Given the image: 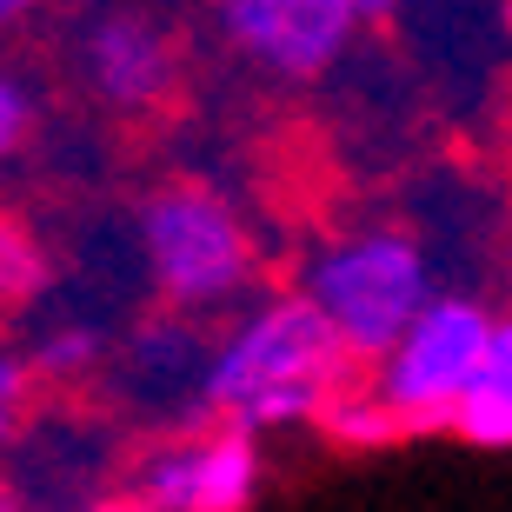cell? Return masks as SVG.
Segmentation results:
<instances>
[{
  "instance_id": "obj_1",
  "label": "cell",
  "mask_w": 512,
  "mask_h": 512,
  "mask_svg": "<svg viewBox=\"0 0 512 512\" xmlns=\"http://www.w3.org/2000/svg\"><path fill=\"white\" fill-rule=\"evenodd\" d=\"M340 360H346V340L333 333L320 300L306 293V300L266 306L260 320L220 353L207 393L213 406H233L240 426L253 433V426H273V419L320 413V393L340 373Z\"/></svg>"
},
{
  "instance_id": "obj_2",
  "label": "cell",
  "mask_w": 512,
  "mask_h": 512,
  "mask_svg": "<svg viewBox=\"0 0 512 512\" xmlns=\"http://www.w3.org/2000/svg\"><path fill=\"white\" fill-rule=\"evenodd\" d=\"M313 300L346 340V353H393L426 313V260L399 233H366L313 266Z\"/></svg>"
},
{
  "instance_id": "obj_3",
  "label": "cell",
  "mask_w": 512,
  "mask_h": 512,
  "mask_svg": "<svg viewBox=\"0 0 512 512\" xmlns=\"http://www.w3.org/2000/svg\"><path fill=\"white\" fill-rule=\"evenodd\" d=\"M499 320H486L473 300H433L413 320V333L386 353L380 373V399L393 406L399 426H433L466 406V393L479 386V366L493 353Z\"/></svg>"
},
{
  "instance_id": "obj_4",
  "label": "cell",
  "mask_w": 512,
  "mask_h": 512,
  "mask_svg": "<svg viewBox=\"0 0 512 512\" xmlns=\"http://www.w3.org/2000/svg\"><path fill=\"white\" fill-rule=\"evenodd\" d=\"M147 260L160 293L180 306H207L240 286L247 273V233L233 207L207 187H167L147 200Z\"/></svg>"
},
{
  "instance_id": "obj_5",
  "label": "cell",
  "mask_w": 512,
  "mask_h": 512,
  "mask_svg": "<svg viewBox=\"0 0 512 512\" xmlns=\"http://www.w3.org/2000/svg\"><path fill=\"white\" fill-rule=\"evenodd\" d=\"M353 20V0H227V34L293 80L320 74L346 47Z\"/></svg>"
},
{
  "instance_id": "obj_6",
  "label": "cell",
  "mask_w": 512,
  "mask_h": 512,
  "mask_svg": "<svg viewBox=\"0 0 512 512\" xmlns=\"http://www.w3.org/2000/svg\"><path fill=\"white\" fill-rule=\"evenodd\" d=\"M260 486V453L247 426H227L207 446L160 459L147 473V506L153 512H247Z\"/></svg>"
},
{
  "instance_id": "obj_7",
  "label": "cell",
  "mask_w": 512,
  "mask_h": 512,
  "mask_svg": "<svg viewBox=\"0 0 512 512\" xmlns=\"http://www.w3.org/2000/svg\"><path fill=\"white\" fill-rule=\"evenodd\" d=\"M87 60H94V87L114 107H153L173 87V47L147 20H107L87 47Z\"/></svg>"
},
{
  "instance_id": "obj_8",
  "label": "cell",
  "mask_w": 512,
  "mask_h": 512,
  "mask_svg": "<svg viewBox=\"0 0 512 512\" xmlns=\"http://www.w3.org/2000/svg\"><path fill=\"white\" fill-rule=\"evenodd\" d=\"M453 433L473 446H512V320H499L493 353L479 366V386L453 413Z\"/></svg>"
},
{
  "instance_id": "obj_9",
  "label": "cell",
  "mask_w": 512,
  "mask_h": 512,
  "mask_svg": "<svg viewBox=\"0 0 512 512\" xmlns=\"http://www.w3.org/2000/svg\"><path fill=\"white\" fill-rule=\"evenodd\" d=\"M0 266H7V300H27L47 273H40V260L27 253V233L7 220V233H0Z\"/></svg>"
},
{
  "instance_id": "obj_10",
  "label": "cell",
  "mask_w": 512,
  "mask_h": 512,
  "mask_svg": "<svg viewBox=\"0 0 512 512\" xmlns=\"http://www.w3.org/2000/svg\"><path fill=\"white\" fill-rule=\"evenodd\" d=\"M94 360V333H60L54 346H40V373H47V380H67V373H80V366Z\"/></svg>"
},
{
  "instance_id": "obj_11",
  "label": "cell",
  "mask_w": 512,
  "mask_h": 512,
  "mask_svg": "<svg viewBox=\"0 0 512 512\" xmlns=\"http://www.w3.org/2000/svg\"><path fill=\"white\" fill-rule=\"evenodd\" d=\"M333 426H340V439H386V426H399L393 406H360V413H333Z\"/></svg>"
},
{
  "instance_id": "obj_12",
  "label": "cell",
  "mask_w": 512,
  "mask_h": 512,
  "mask_svg": "<svg viewBox=\"0 0 512 512\" xmlns=\"http://www.w3.org/2000/svg\"><path fill=\"white\" fill-rule=\"evenodd\" d=\"M20 133H27V94L7 80V87H0V140H7V147H20Z\"/></svg>"
},
{
  "instance_id": "obj_13",
  "label": "cell",
  "mask_w": 512,
  "mask_h": 512,
  "mask_svg": "<svg viewBox=\"0 0 512 512\" xmlns=\"http://www.w3.org/2000/svg\"><path fill=\"white\" fill-rule=\"evenodd\" d=\"M94 512H153V506H140V499H107V506H94Z\"/></svg>"
},
{
  "instance_id": "obj_14",
  "label": "cell",
  "mask_w": 512,
  "mask_h": 512,
  "mask_svg": "<svg viewBox=\"0 0 512 512\" xmlns=\"http://www.w3.org/2000/svg\"><path fill=\"white\" fill-rule=\"evenodd\" d=\"M393 0H353V14H386Z\"/></svg>"
},
{
  "instance_id": "obj_15",
  "label": "cell",
  "mask_w": 512,
  "mask_h": 512,
  "mask_svg": "<svg viewBox=\"0 0 512 512\" xmlns=\"http://www.w3.org/2000/svg\"><path fill=\"white\" fill-rule=\"evenodd\" d=\"M0 14H7V20H20V14H27V0H0Z\"/></svg>"
},
{
  "instance_id": "obj_16",
  "label": "cell",
  "mask_w": 512,
  "mask_h": 512,
  "mask_svg": "<svg viewBox=\"0 0 512 512\" xmlns=\"http://www.w3.org/2000/svg\"><path fill=\"white\" fill-rule=\"evenodd\" d=\"M499 7H506V27H512V0H499Z\"/></svg>"
}]
</instances>
